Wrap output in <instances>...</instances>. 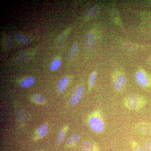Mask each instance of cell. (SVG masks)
I'll use <instances>...</instances> for the list:
<instances>
[{
    "label": "cell",
    "mask_w": 151,
    "mask_h": 151,
    "mask_svg": "<svg viewBox=\"0 0 151 151\" xmlns=\"http://www.w3.org/2000/svg\"><path fill=\"white\" fill-rule=\"evenodd\" d=\"M132 146L134 151H146L136 142H133L132 143Z\"/></svg>",
    "instance_id": "20"
},
{
    "label": "cell",
    "mask_w": 151,
    "mask_h": 151,
    "mask_svg": "<svg viewBox=\"0 0 151 151\" xmlns=\"http://www.w3.org/2000/svg\"><path fill=\"white\" fill-rule=\"evenodd\" d=\"M136 81L140 86L147 87L150 84V80L145 72L139 71L136 74Z\"/></svg>",
    "instance_id": "4"
},
{
    "label": "cell",
    "mask_w": 151,
    "mask_h": 151,
    "mask_svg": "<svg viewBox=\"0 0 151 151\" xmlns=\"http://www.w3.org/2000/svg\"><path fill=\"white\" fill-rule=\"evenodd\" d=\"M145 102L143 98L138 95H132L126 99L125 104L130 110H138L145 105Z\"/></svg>",
    "instance_id": "1"
},
{
    "label": "cell",
    "mask_w": 151,
    "mask_h": 151,
    "mask_svg": "<svg viewBox=\"0 0 151 151\" xmlns=\"http://www.w3.org/2000/svg\"><path fill=\"white\" fill-rule=\"evenodd\" d=\"M89 126L94 132L100 133L104 129V124L103 120L99 116H94L89 120Z\"/></svg>",
    "instance_id": "2"
},
{
    "label": "cell",
    "mask_w": 151,
    "mask_h": 151,
    "mask_svg": "<svg viewBox=\"0 0 151 151\" xmlns=\"http://www.w3.org/2000/svg\"><path fill=\"white\" fill-rule=\"evenodd\" d=\"M126 83V79L124 76L122 75L119 76L114 83V86L117 91H120L124 88Z\"/></svg>",
    "instance_id": "7"
},
{
    "label": "cell",
    "mask_w": 151,
    "mask_h": 151,
    "mask_svg": "<svg viewBox=\"0 0 151 151\" xmlns=\"http://www.w3.org/2000/svg\"><path fill=\"white\" fill-rule=\"evenodd\" d=\"M78 50V45L76 44H74L72 45L68 53V58L69 59H73V58L76 55Z\"/></svg>",
    "instance_id": "13"
},
{
    "label": "cell",
    "mask_w": 151,
    "mask_h": 151,
    "mask_svg": "<svg viewBox=\"0 0 151 151\" xmlns=\"http://www.w3.org/2000/svg\"><path fill=\"white\" fill-rule=\"evenodd\" d=\"M139 129L144 133H150L151 131V127L147 124H142L140 125V127H139Z\"/></svg>",
    "instance_id": "17"
},
{
    "label": "cell",
    "mask_w": 151,
    "mask_h": 151,
    "mask_svg": "<svg viewBox=\"0 0 151 151\" xmlns=\"http://www.w3.org/2000/svg\"><path fill=\"white\" fill-rule=\"evenodd\" d=\"M95 45V39L92 33H88L85 35L84 38V47L87 51H92Z\"/></svg>",
    "instance_id": "5"
},
{
    "label": "cell",
    "mask_w": 151,
    "mask_h": 151,
    "mask_svg": "<svg viewBox=\"0 0 151 151\" xmlns=\"http://www.w3.org/2000/svg\"><path fill=\"white\" fill-rule=\"evenodd\" d=\"M68 81L69 79L66 77H64L60 80L57 86L58 90L60 93H63L65 91Z\"/></svg>",
    "instance_id": "9"
},
{
    "label": "cell",
    "mask_w": 151,
    "mask_h": 151,
    "mask_svg": "<svg viewBox=\"0 0 151 151\" xmlns=\"http://www.w3.org/2000/svg\"><path fill=\"white\" fill-rule=\"evenodd\" d=\"M16 37L19 42L22 45L27 44L31 41V39L29 37L24 35L18 34L16 35Z\"/></svg>",
    "instance_id": "11"
},
{
    "label": "cell",
    "mask_w": 151,
    "mask_h": 151,
    "mask_svg": "<svg viewBox=\"0 0 151 151\" xmlns=\"http://www.w3.org/2000/svg\"><path fill=\"white\" fill-rule=\"evenodd\" d=\"M150 63H151V57L150 59Z\"/></svg>",
    "instance_id": "22"
},
{
    "label": "cell",
    "mask_w": 151,
    "mask_h": 151,
    "mask_svg": "<svg viewBox=\"0 0 151 151\" xmlns=\"http://www.w3.org/2000/svg\"><path fill=\"white\" fill-rule=\"evenodd\" d=\"M80 136L78 134H74L71 135L67 142V145L69 147H73L80 140Z\"/></svg>",
    "instance_id": "8"
},
{
    "label": "cell",
    "mask_w": 151,
    "mask_h": 151,
    "mask_svg": "<svg viewBox=\"0 0 151 151\" xmlns=\"http://www.w3.org/2000/svg\"><path fill=\"white\" fill-rule=\"evenodd\" d=\"M85 88L83 85H79L76 89L70 100V104L72 106L77 105L80 102L84 96Z\"/></svg>",
    "instance_id": "3"
},
{
    "label": "cell",
    "mask_w": 151,
    "mask_h": 151,
    "mask_svg": "<svg viewBox=\"0 0 151 151\" xmlns=\"http://www.w3.org/2000/svg\"><path fill=\"white\" fill-rule=\"evenodd\" d=\"M65 129H63L60 131V132L59 135H58V138L57 139V143L58 144H61L63 141L64 140L65 138Z\"/></svg>",
    "instance_id": "16"
},
{
    "label": "cell",
    "mask_w": 151,
    "mask_h": 151,
    "mask_svg": "<svg viewBox=\"0 0 151 151\" xmlns=\"http://www.w3.org/2000/svg\"><path fill=\"white\" fill-rule=\"evenodd\" d=\"M48 129V125L47 124H45L39 128L37 131V134L40 137L42 138L46 134Z\"/></svg>",
    "instance_id": "12"
},
{
    "label": "cell",
    "mask_w": 151,
    "mask_h": 151,
    "mask_svg": "<svg viewBox=\"0 0 151 151\" xmlns=\"http://www.w3.org/2000/svg\"><path fill=\"white\" fill-rule=\"evenodd\" d=\"M33 101L34 103L39 104H42L45 102V97L41 94H37L33 97Z\"/></svg>",
    "instance_id": "14"
},
{
    "label": "cell",
    "mask_w": 151,
    "mask_h": 151,
    "mask_svg": "<svg viewBox=\"0 0 151 151\" xmlns=\"http://www.w3.org/2000/svg\"><path fill=\"white\" fill-rule=\"evenodd\" d=\"M145 150L146 151H151V140L146 142L145 146Z\"/></svg>",
    "instance_id": "21"
},
{
    "label": "cell",
    "mask_w": 151,
    "mask_h": 151,
    "mask_svg": "<svg viewBox=\"0 0 151 151\" xmlns=\"http://www.w3.org/2000/svg\"><path fill=\"white\" fill-rule=\"evenodd\" d=\"M61 65V62L59 59H56L52 61L50 66V69L52 71H55L59 69Z\"/></svg>",
    "instance_id": "15"
},
{
    "label": "cell",
    "mask_w": 151,
    "mask_h": 151,
    "mask_svg": "<svg viewBox=\"0 0 151 151\" xmlns=\"http://www.w3.org/2000/svg\"><path fill=\"white\" fill-rule=\"evenodd\" d=\"M98 8L97 6H94L89 9L87 12L86 15L88 17H93L97 14Z\"/></svg>",
    "instance_id": "18"
},
{
    "label": "cell",
    "mask_w": 151,
    "mask_h": 151,
    "mask_svg": "<svg viewBox=\"0 0 151 151\" xmlns=\"http://www.w3.org/2000/svg\"><path fill=\"white\" fill-rule=\"evenodd\" d=\"M82 151H100L98 147L96 144L90 141H86L82 144L81 147Z\"/></svg>",
    "instance_id": "6"
},
{
    "label": "cell",
    "mask_w": 151,
    "mask_h": 151,
    "mask_svg": "<svg viewBox=\"0 0 151 151\" xmlns=\"http://www.w3.org/2000/svg\"><path fill=\"white\" fill-rule=\"evenodd\" d=\"M96 76H97V74L95 72L92 73L90 75L89 81V85L90 87H92L94 86L95 80H96Z\"/></svg>",
    "instance_id": "19"
},
{
    "label": "cell",
    "mask_w": 151,
    "mask_h": 151,
    "mask_svg": "<svg viewBox=\"0 0 151 151\" xmlns=\"http://www.w3.org/2000/svg\"><path fill=\"white\" fill-rule=\"evenodd\" d=\"M35 82V78L33 77H29L20 83V86L22 88H27L33 85Z\"/></svg>",
    "instance_id": "10"
}]
</instances>
